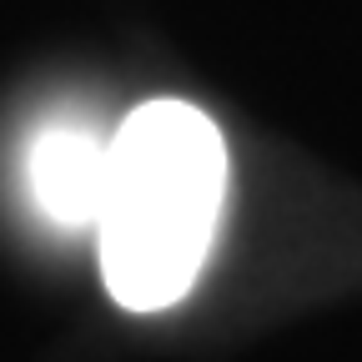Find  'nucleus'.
Instances as JSON below:
<instances>
[{"instance_id": "obj_2", "label": "nucleus", "mask_w": 362, "mask_h": 362, "mask_svg": "<svg viewBox=\"0 0 362 362\" xmlns=\"http://www.w3.org/2000/svg\"><path fill=\"white\" fill-rule=\"evenodd\" d=\"M106 176V136L81 121H51L35 131L25 151V187L30 202L56 226H90Z\"/></svg>"}, {"instance_id": "obj_1", "label": "nucleus", "mask_w": 362, "mask_h": 362, "mask_svg": "<svg viewBox=\"0 0 362 362\" xmlns=\"http://www.w3.org/2000/svg\"><path fill=\"white\" fill-rule=\"evenodd\" d=\"M226 202V141L192 101L136 106L106 141L96 252L126 312H166L206 267Z\"/></svg>"}]
</instances>
